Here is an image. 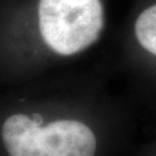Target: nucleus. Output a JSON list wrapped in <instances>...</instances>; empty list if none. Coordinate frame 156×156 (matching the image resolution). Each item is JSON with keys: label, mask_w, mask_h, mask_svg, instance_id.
I'll return each mask as SVG.
<instances>
[{"label": "nucleus", "mask_w": 156, "mask_h": 156, "mask_svg": "<svg viewBox=\"0 0 156 156\" xmlns=\"http://www.w3.org/2000/svg\"><path fill=\"white\" fill-rule=\"evenodd\" d=\"M123 50L128 71L156 88V0H135L124 30Z\"/></svg>", "instance_id": "nucleus-2"}, {"label": "nucleus", "mask_w": 156, "mask_h": 156, "mask_svg": "<svg viewBox=\"0 0 156 156\" xmlns=\"http://www.w3.org/2000/svg\"><path fill=\"white\" fill-rule=\"evenodd\" d=\"M145 156H156V139L151 141L148 145H146Z\"/></svg>", "instance_id": "nucleus-3"}, {"label": "nucleus", "mask_w": 156, "mask_h": 156, "mask_svg": "<svg viewBox=\"0 0 156 156\" xmlns=\"http://www.w3.org/2000/svg\"><path fill=\"white\" fill-rule=\"evenodd\" d=\"M9 156H97L102 134L96 125L67 115L38 125L26 115H13L2 126Z\"/></svg>", "instance_id": "nucleus-1"}]
</instances>
